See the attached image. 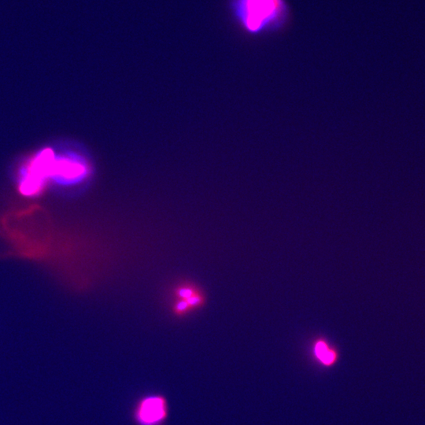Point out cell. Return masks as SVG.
I'll use <instances>...</instances> for the list:
<instances>
[{
	"label": "cell",
	"mask_w": 425,
	"mask_h": 425,
	"mask_svg": "<svg viewBox=\"0 0 425 425\" xmlns=\"http://www.w3.org/2000/svg\"><path fill=\"white\" fill-rule=\"evenodd\" d=\"M170 412V403L163 393L148 392L135 401L132 419L135 425H166Z\"/></svg>",
	"instance_id": "obj_2"
},
{
	"label": "cell",
	"mask_w": 425,
	"mask_h": 425,
	"mask_svg": "<svg viewBox=\"0 0 425 425\" xmlns=\"http://www.w3.org/2000/svg\"><path fill=\"white\" fill-rule=\"evenodd\" d=\"M173 312L179 316H184L203 306L205 298L196 286L184 283L174 290Z\"/></svg>",
	"instance_id": "obj_3"
},
{
	"label": "cell",
	"mask_w": 425,
	"mask_h": 425,
	"mask_svg": "<svg viewBox=\"0 0 425 425\" xmlns=\"http://www.w3.org/2000/svg\"><path fill=\"white\" fill-rule=\"evenodd\" d=\"M59 174L67 179H75L83 174V166L75 162L63 161L58 166Z\"/></svg>",
	"instance_id": "obj_4"
},
{
	"label": "cell",
	"mask_w": 425,
	"mask_h": 425,
	"mask_svg": "<svg viewBox=\"0 0 425 425\" xmlns=\"http://www.w3.org/2000/svg\"><path fill=\"white\" fill-rule=\"evenodd\" d=\"M315 353L320 361L325 364H331L335 361V354L333 351L328 349L327 345L323 342H317L315 347Z\"/></svg>",
	"instance_id": "obj_5"
},
{
	"label": "cell",
	"mask_w": 425,
	"mask_h": 425,
	"mask_svg": "<svg viewBox=\"0 0 425 425\" xmlns=\"http://www.w3.org/2000/svg\"><path fill=\"white\" fill-rule=\"evenodd\" d=\"M229 9L239 29L252 37L278 34L291 22L287 0H229Z\"/></svg>",
	"instance_id": "obj_1"
}]
</instances>
